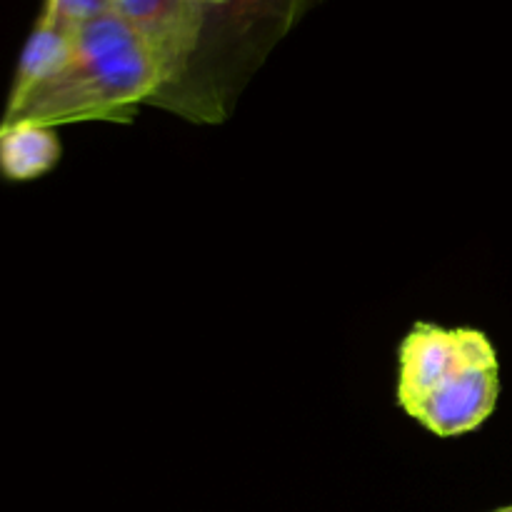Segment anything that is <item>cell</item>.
Returning <instances> with one entry per match:
<instances>
[{"label": "cell", "mask_w": 512, "mask_h": 512, "mask_svg": "<svg viewBox=\"0 0 512 512\" xmlns=\"http://www.w3.org/2000/svg\"><path fill=\"white\" fill-rule=\"evenodd\" d=\"M165 85L143 40L110 13L83 25L63 68L23 103L5 110L0 123L28 120L58 128L80 120H128L135 105Z\"/></svg>", "instance_id": "cell-1"}, {"label": "cell", "mask_w": 512, "mask_h": 512, "mask_svg": "<svg viewBox=\"0 0 512 512\" xmlns=\"http://www.w3.org/2000/svg\"><path fill=\"white\" fill-rule=\"evenodd\" d=\"M500 398V360L483 330L415 323L398 353V405L438 438L488 423Z\"/></svg>", "instance_id": "cell-2"}, {"label": "cell", "mask_w": 512, "mask_h": 512, "mask_svg": "<svg viewBox=\"0 0 512 512\" xmlns=\"http://www.w3.org/2000/svg\"><path fill=\"white\" fill-rule=\"evenodd\" d=\"M113 13L143 40L165 83H175L198 50L210 10L203 0H113Z\"/></svg>", "instance_id": "cell-3"}, {"label": "cell", "mask_w": 512, "mask_h": 512, "mask_svg": "<svg viewBox=\"0 0 512 512\" xmlns=\"http://www.w3.org/2000/svg\"><path fill=\"white\" fill-rule=\"evenodd\" d=\"M78 30L40 15L33 33H30L28 43H25L23 53H20V63L18 70H15L13 85H10L5 110L23 103L38 85H43L45 80H50L60 68H63L65 60L73 53L75 33H78Z\"/></svg>", "instance_id": "cell-4"}, {"label": "cell", "mask_w": 512, "mask_h": 512, "mask_svg": "<svg viewBox=\"0 0 512 512\" xmlns=\"http://www.w3.org/2000/svg\"><path fill=\"white\" fill-rule=\"evenodd\" d=\"M60 140L55 128L28 120L0 123V175L25 183L50 173L58 165Z\"/></svg>", "instance_id": "cell-5"}, {"label": "cell", "mask_w": 512, "mask_h": 512, "mask_svg": "<svg viewBox=\"0 0 512 512\" xmlns=\"http://www.w3.org/2000/svg\"><path fill=\"white\" fill-rule=\"evenodd\" d=\"M110 13H113V0H45L40 15L78 30Z\"/></svg>", "instance_id": "cell-6"}, {"label": "cell", "mask_w": 512, "mask_h": 512, "mask_svg": "<svg viewBox=\"0 0 512 512\" xmlns=\"http://www.w3.org/2000/svg\"><path fill=\"white\" fill-rule=\"evenodd\" d=\"M278 0H230L225 8L233 10L235 15H260L265 10H273Z\"/></svg>", "instance_id": "cell-7"}, {"label": "cell", "mask_w": 512, "mask_h": 512, "mask_svg": "<svg viewBox=\"0 0 512 512\" xmlns=\"http://www.w3.org/2000/svg\"><path fill=\"white\" fill-rule=\"evenodd\" d=\"M205 5H208V10H213V8H225V5L230 3V0H203Z\"/></svg>", "instance_id": "cell-8"}, {"label": "cell", "mask_w": 512, "mask_h": 512, "mask_svg": "<svg viewBox=\"0 0 512 512\" xmlns=\"http://www.w3.org/2000/svg\"><path fill=\"white\" fill-rule=\"evenodd\" d=\"M493 512H512V505H505V508H498V510H493Z\"/></svg>", "instance_id": "cell-9"}]
</instances>
